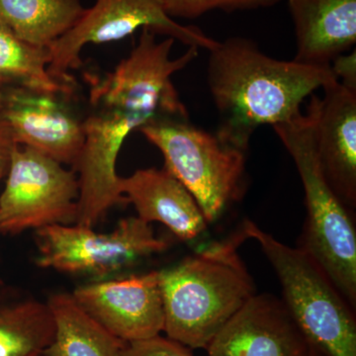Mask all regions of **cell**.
<instances>
[{"label": "cell", "mask_w": 356, "mask_h": 356, "mask_svg": "<svg viewBox=\"0 0 356 356\" xmlns=\"http://www.w3.org/2000/svg\"><path fill=\"white\" fill-rule=\"evenodd\" d=\"M207 81L220 116L218 137L243 152L257 128L291 120L308 96L339 81L331 65L276 60L243 37L209 51Z\"/></svg>", "instance_id": "6da1fadb"}, {"label": "cell", "mask_w": 356, "mask_h": 356, "mask_svg": "<svg viewBox=\"0 0 356 356\" xmlns=\"http://www.w3.org/2000/svg\"><path fill=\"white\" fill-rule=\"evenodd\" d=\"M243 240L238 232L159 270L166 337L191 350H206L254 296V280L238 252Z\"/></svg>", "instance_id": "7a4b0ae2"}, {"label": "cell", "mask_w": 356, "mask_h": 356, "mask_svg": "<svg viewBox=\"0 0 356 356\" xmlns=\"http://www.w3.org/2000/svg\"><path fill=\"white\" fill-rule=\"evenodd\" d=\"M298 170L307 217L299 248L329 276L353 309L356 306V232L351 212L327 182L307 115L273 126Z\"/></svg>", "instance_id": "3957f363"}, {"label": "cell", "mask_w": 356, "mask_h": 356, "mask_svg": "<svg viewBox=\"0 0 356 356\" xmlns=\"http://www.w3.org/2000/svg\"><path fill=\"white\" fill-rule=\"evenodd\" d=\"M240 232L259 243L280 280L283 302L312 346L325 356H356L355 309L317 262L250 220Z\"/></svg>", "instance_id": "277c9868"}, {"label": "cell", "mask_w": 356, "mask_h": 356, "mask_svg": "<svg viewBox=\"0 0 356 356\" xmlns=\"http://www.w3.org/2000/svg\"><path fill=\"white\" fill-rule=\"evenodd\" d=\"M165 158V168L188 189L208 222L243 191L245 153L188 118H159L139 129Z\"/></svg>", "instance_id": "5b68a950"}, {"label": "cell", "mask_w": 356, "mask_h": 356, "mask_svg": "<svg viewBox=\"0 0 356 356\" xmlns=\"http://www.w3.org/2000/svg\"><path fill=\"white\" fill-rule=\"evenodd\" d=\"M156 35L143 28L137 44L113 72L91 83V104L147 117L188 118L172 77L197 58L199 49L188 47L179 58H170L175 40L159 42Z\"/></svg>", "instance_id": "8992f818"}, {"label": "cell", "mask_w": 356, "mask_h": 356, "mask_svg": "<svg viewBox=\"0 0 356 356\" xmlns=\"http://www.w3.org/2000/svg\"><path fill=\"white\" fill-rule=\"evenodd\" d=\"M37 264L97 280L121 273L144 257L163 252L168 243L151 224L138 217L119 221L111 233H96L79 225H54L36 231ZM96 280V281H97Z\"/></svg>", "instance_id": "52a82bcc"}, {"label": "cell", "mask_w": 356, "mask_h": 356, "mask_svg": "<svg viewBox=\"0 0 356 356\" xmlns=\"http://www.w3.org/2000/svg\"><path fill=\"white\" fill-rule=\"evenodd\" d=\"M0 195V234L17 235L54 225H74L76 172L30 147L16 145Z\"/></svg>", "instance_id": "ba28073f"}, {"label": "cell", "mask_w": 356, "mask_h": 356, "mask_svg": "<svg viewBox=\"0 0 356 356\" xmlns=\"http://www.w3.org/2000/svg\"><path fill=\"white\" fill-rule=\"evenodd\" d=\"M143 28L207 51L219 43L196 26L177 23L156 0H95L76 24L49 47V70L55 79L70 83L69 72L81 65L86 44L119 41Z\"/></svg>", "instance_id": "9c48e42d"}, {"label": "cell", "mask_w": 356, "mask_h": 356, "mask_svg": "<svg viewBox=\"0 0 356 356\" xmlns=\"http://www.w3.org/2000/svg\"><path fill=\"white\" fill-rule=\"evenodd\" d=\"M149 122L114 109H100L83 121V145L74 165L79 187L76 225L95 228L116 204L127 203L119 189L117 158L126 138Z\"/></svg>", "instance_id": "30bf717a"}, {"label": "cell", "mask_w": 356, "mask_h": 356, "mask_svg": "<svg viewBox=\"0 0 356 356\" xmlns=\"http://www.w3.org/2000/svg\"><path fill=\"white\" fill-rule=\"evenodd\" d=\"M72 294L96 322L126 343L163 332L159 271L97 280L76 288Z\"/></svg>", "instance_id": "8fae6325"}, {"label": "cell", "mask_w": 356, "mask_h": 356, "mask_svg": "<svg viewBox=\"0 0 356 356\" xmlns=\"http://www.w3.org/2000/svg\"><path fill=\"white\" fill-rule=\"evenodd\" d=\"M313 93L307 110L327 182L348 210L356 206V90L339 81Z\"/></svg>", "instance_id": "7c38bea8"}, {"label": "cell", "mask_w": 356, "mask_h": 356, "mask_svg": "<svg viewBox=\"0 0 356 356\" xmlns=\"http://www.w3.org/2000/svg\"><path fill=\"white\" fill-rule=\"evenodd\" d=\"M311 348L283 300L255 293L205 350L208 356H310Z\"/></svg>", "instance_id": "4fadbf2b"}, {"label": "cell", "mask_w": 356, "mask_h": 356, "mask_svg": "<svg viewBox=\"0 0 356 356\" xmlns=\"http://www.w3.org/2000/svg\"><path fill=\"white\" fill-rule=\"evenodd\" d=\"M0 116L16 144L62 165H76L84 140L83 121L77 120L58 96L7 88L0 93Z\"/></svg>", "instance_id": "5bb4252c"}, {"label": "cell", "mask_w": 356, "mask_h": 356, "mask_svg": "<svg viewBox=\"0 0 356 356\" xmlns=\"http://www.w3.org/2000/svg\"><path fill=\"white\" fill-rule=\"evenodd\" d=\"M119 189L138 218L149 224L161 222L180 240H194L207 228L197 201L165 168H144L120 177Z\"/></svg>", "instance_id": "9a60e30c"}, {"label": "cell", "mask_w": 356, "mask_h": 356, "mask_svg": "<svg viewBox=\"0 0 356 356\" xmlns=\"http://www.w3.org/2000/svg\"><path fill=\"white\" fill-rule=\"evenodd\" d=\"M294 25V60L331 65L356 43V0H287Z\"/></svg>", "instance_id": "2e32d148"}, {"label": "cell", "mask_w": 356, "mask_h": 356, "mask_svg": "<svg viewBox=\"0 0 356 356\" xmlns=\"http://www.w3.org/2000/svg\"><path fill=\"white\" fill-rule=\"evenodd\" d=\"M56 325L55 339L43 356H118L126 341L115 337L79 306L70 293L47 302Z\"/></svg>", "instance_id": "e0dca14e"}, {"label": "cell", "mask_w": 356, "mask_h": 356, "mask_svg": "<svg viewBox=\"0 0 356 356\" xmlns=\"http://www.w3.org/2000/svg\"><path fill=\"white\" fill-rule=\"evenodd\" d=\"M84 10L81 0H0V23L23 41L48 49Z\"/></svg>", "instance_id": "ac0fdd59"}, {"label": "cell", "mask_w": 356, "mask_h": 356, "mask_svg": "<svg viewBox=\"0 0 356 356\" xmlns=\"http://www.w3.org/2000/svg\"><path fill=\"white\" fill-rule=\"evenodd\" d=\"M49 60L48 49L23 41L0 23V88L67 95L72 86L51 76Z\"/></svg>", "instance_id": "d6986e66"}, {"label": "cell", "mask_w": 356, "mask_h": 356, "mask_svg": "<svg viewBox=\"0 0 356 356\" xmlns=\"http://www.w3.org/2000/svg\"><path fill=\"white\" fill-rule=\"evenodd\" d=\"M55 334L48 303L29 299L0 306V356H43Z\"/></svg>", "instance_id": "ffe728a7"}, {"label": "cell", "mask_w": 356, "mask_h": 356, "mask_svg": "<svg viewBox=\"0 0 356 356\" xmlns=\"http://www.w3.org/2000/svg\"><path fill=\"white\" fill-rule=\"evenodd\" d=\"M170 18L194 19L213 10H236L273 6L281 0H156Z\"/></svg>", "instance_id": "44dd1931"}, {"label": "cell", "mask_w": 356, "mask_h": 356, "mask_svg": "<svg viewBox=\"0 0 356 356\" xmlns=\"http://www.w3.org/2000/svg\"><path fill=\"white\" fill-rule=\"evenodd\" d=\"M118 356H195L191 348L168 337L159 336L129 341Z\"/></svg>", "instance_id": "7402d4cb"}, {"label": "cell", "mask_w": 356, "mask_h": 356, "mask_svg": "<svg viewBox=\"0 0 356 356\" xmlns=\"http://www.w3.org/2000/svg\"><path fill=\"white\" fill-rule=\"evenodd\" d=\"M332 72L337 76V81L356 90V53L353 49V53L348 55L339 56L331 63Z\"/></svg>", "instance_id": "603a6c76"}, {"label": "cell", "mask_w": 356, "mask_h": 356, "mask_svg": "<svg viewBox=\"0 0 356 356\" xmlns=\"http://www.w3.org/2000/svg\"><path fill=\"white\" fill-rule=\"evenodd\" d=\"M16 145L17 144L14 140L8 126L0 116V180L6 177L8 172L11 156Z\"/></svg>", "instance_id": "cb8c5ba5"}, {"label": "cell", "mask_w": 356, "mask_h": 356, "mask_svg": "<svg viewBox=\"0 0 356 356\" xmlns=\"http://www.w3.org/2000/svg\"><path fill=\"white\" fill-rule=\"evenodd\" d=\"M310 356H325L323 355L321 351H318L317 348H314L313 346H312L311 351H310Z\"/></svg>", "instance_id": "d4e9b609"}]
</instances>
